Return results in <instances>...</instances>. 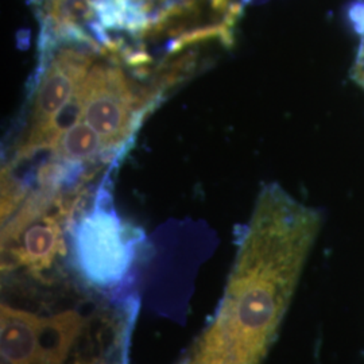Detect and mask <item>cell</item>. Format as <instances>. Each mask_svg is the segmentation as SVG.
Wrapping results in <instances>:
<instances>
[{"label":"cell","instance_id":"1","mask_svg":"<svg viewBox=\"0 0 364 364\" xmlns=\"http://www.w3.org/2000/svg\"><path fill=\"white\" fill-rule=\"evenodd\" d=\"M323 213L267 183L243 227L220 306L182 364H263L299 287Z\"/></svg>","mask_w":364,"mask_h":364},{"label":"cell","instance_id":"2","mask_svg":"<svg viewBox=\"0 0 364 364\" xmlns=\"http://www.w3.org/2000/svg\"><path fill=\"white\" fill-rule=\"evenodd\" d=\"M168 82L129 39L105 43L52 117L16 124L6 156L23 170L37 161L39 169L66 182L111 174L171 88Z\"/></svg>","mask_w":364,"mask_h":364},{"label":"cell","instance_id":"3","mask_svg":"<svg viewBox=\"0 0 364 364\" xmlns=\"http://www.w3.org/2000/svg\"><path fill=\"white\" fill-rule=\"evenodd\" d=\"M69 240L73 262L92 287H117L130 273L136 236L115 210L109 177L96 188L91 205L72 221Z\"/></svg>","mask_w":364,"mask_h":364},{"label":"cell","instance_id":"4","mask_svg":"<svg viewBox=\"0 0 364 364\" xmlns=\"http://www.w3.org/2000/svg\"><path fill=\"white\" fill-rule=\"evenodd\" d=\"M39 23L38 42L134 39L142 26L141 0H27Z\"/></svg>","mask_w":364,"mask_h":364},{"label":"cell","instance_id":"5","mask_svg":"<svg viewBox=\"0 0 364 364\" xmlns=\"http://www.w3.org/2000/svg\"><path fill=\"white\" fill-rule=\"evenodd\" d=\"M350 18L355 30L360 36L359 49L356 53L355 63L352 65L351 77L362 90H364V0L352 4Z\"/></svg>","mask_w":364,"mask_h":364},{"label":"cell","instance_id":"6","mask_svg":"<svg viewBox=\"0 0 364 364\" xmlns=\"http://www.w3.org/2000/svg\"><path fill=\"white\" fill-rule=\"evenodd\" d=\"M75 364H102L99 359H81Z\"/></svg>","mask_w":364,"mask_h":364}]
</instances>
